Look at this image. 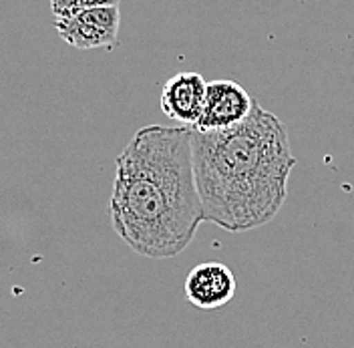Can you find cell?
Here are the masks:
<instances>
[{
    "instance_id": "4",
    "label": "cell",
    "mask_w": 354,
    "mask_h": 348,
    "mask_svg": "<svg viewBox=\"0 0 354 348\" xmlns=\"http://www.w3.org/2000/svg\"><path fill=\"white\" fill-rule=\"evenodd\" d=\"M121 24L119 6H95L73 17L55 21L59 37L75 48L88 51L111 46L117 41Z\"/></svg>"
},
{
    "instance_id": "6",
    "label": "cell",
    "mask_w": 354,
    "mask_h": 348,
    "mask_svg": "<svg viewBox=\"0 0 354 348\" xmlns=\"http://www.w3.org/2000/svg\"><path fill=\"white\" fill-rule=\"evenodd\" d=\"M207 83L199 73H177L161 89V111L165 117L194 127L205 103Z\"/></svg>"
},
{
    "instance_id": "7",
    "label": "cell",
    "mask_w": 354,
    "mask_h": 348,
    "mask_svg": "<svg viewBox=\"0 0 354 348\" xmlns=\"http://www.w3.org/2000/svg\"><path fill=\"white\" fill-rule=\"evenodd\" d=\"M95 6H119V0H50V10L57 21Z\"/></svg>"
},
{
    "instance_id": "5",
    "label": "cell",
    "mask_w": 354,
    "mask_h": 348,
    "mask_svg": "<svg viewBox=\"0 0 354 348\" xmlns=\"http://www.w3.org/2000/svg\"><path fill=\"white\" fill-rule=\"evenodd\" d=\"M238 290L232 268L221 262H203L192 268L185 278L187 302L201 310H216L225 306Z\"/></svg>"
},
{
    "instance_id": "1",
    "label": "cell",
    "mask_w": 354,
    "mask_h": 348,
    "mask_svg": "<svg viewBox=\"0 0 354 348\" xmlns=\"http://www.w3.org/2000/svg\"><path fill=\"white\" fill-rule=\"evenodd\" d=\"M109 214L113 230L135 254L179 256L203 219L192 127H141L117 157Z\"/></svg>"
},
{
    "instance_id": "3",
    "label": "cell",
    "mask_w": 354,
    "mask_h": 348,
    "mask_svg": "<svg viewBox=\"0 0 354 348\" xmlns=\"http://www.w3.org/2000/svg\"><path fill=\"white\" fill-rule=\"evenodd\" d=\"M256 99L236 81H212L205 89V103L196 131H221L240 125L254 109Z\"/></svg>"
},
{
    "instance_id": "2",
    "label": "cell",
    "mask_w": 354,
    "mask_h": 348,
    "mask_svg": "<svg viewBox=\"0 0 354 348\" xmlns=\"http://www.w3.org/2000/svg\"><path fill=\"white\" fill-rule=\"evenodd\" d=\"M203 219L240 234L262 228L288 199L294 157L286 125L258 101L248 119L221 131L192 129Z\"/></svg>"
}]
</instances>
